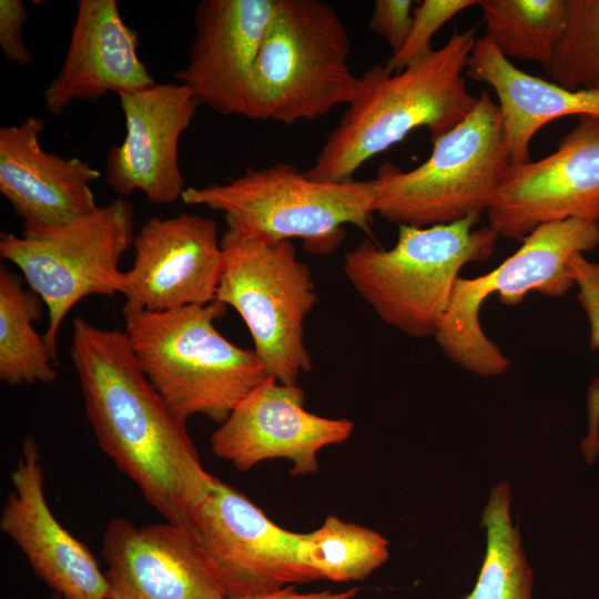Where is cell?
Returning <instances> with one entry per match:
<instances>
[{
  "label": "cell",
  "instance_id": "6da1fadb",
  "mask_svg": "<svg viewBox=\"0 0 599 599\" xmlns=\"http://www.w3.org/2000/svg\"><path fill=\"white\" fill-rule=\"evenodd\" d=\"M71 358L100 448L166 521L192 527L213 475L204 469L186 422L143 373L125 332L78 316Z\"/></svg>",
  "mask_w": 599,
  "mask_h": 599
},
{
  "label": "cell",
  "instance_id": "7a4b0ae2",
  "mask_svg": "<svg viewBox=\"0 0 599 599\" xmlns=\"http://www.w3.org/2000/svg\"><path fill=\"white\" fill-rule=\"evenodd\" d=\"M475 29L454 30L438 49L389 73L375 64L358 77L352 101L327 135L305 174L323 182H346L368 160L426 128L434 142L475 108L464 73Z\"/></svg>",
  "mask_w": 599,
  "mask_h": 599
},
{
  "label": "cell",
  "instance_id": "3957f363",
  "mask_svg": "<svg viewBox=\"0 0 599 599\" xmlns=\"http://www.w3.org/2000/svg\"><path fill=\"white\" fill-rule=\"evenodd\" d=\"M219 301L164 312L123 313L125 334L143 373L183 420L203 415L222 424L270 375L254 351L215 327Z\"/></svg>",
  "mask_w": 599,
  "mask_h": 599
},
{
  "label": "cell",
  "instance_id": "277c9868",
  "mask_svg": "<svg viewBox=\"0 0 599 599\" xmlns=\"http://www.w3.org/2000/svg\"><path fill=\"white\" fill-rule=\"evenodd\" d=\"M480 216L430 226L398 225L389 250L369 240L346 252L343 271L362 298L387 325L413 337L435 336L460 270L488 260L499 237Z\"/></svg>",
  "mask_w": 599,
  "mask_h": 599
},
{
  "label": "cell",
  "instance_id": "5b68a950",
  "mask_svg": "<svg viewBox=\"0 0 599 599\" xmlns=\"http://www.w3.org/2000/svg\"><path fill=\"white\" fill-rule=\"evenodd\" d=\"M336 9L319 0H276L246 95L252 120L294 124L348 104L358 77Z\"/></svg>",
  "mask_w": 599,
  "mask_h": 599
},
{
  "label": "cell",
  "instance_id": "8992f818",
  "mask_svg": "<svg viewBox=\"0 0 599 599\" xmlns=\"http://www.w3.org/2000/svg\"><path fill=\"white\" fill-rule=\"evenodd\" d=\"M181 200L222 212L226 224L243 232L272 241L301 238L307 252L328 255L345 238L346 225L370 234L376 183L317 181L280 162L225 183L185 187Z\"/></svg>",
  "mask_w": 599,
  "mask_h": 599
},
{
  "label": "cell",
  "instance_id": "52a82bcc",
  "mask_svg": "<svg viewBox=\"0 0 599 599\" xmlns=\"http://www.w3.org/2000/svg\"><path fill=\"white\" fill-rule=\"evenodd\" d=\"M498 104L481 91L473 111L433 142L426 161L378 170L376 213L398 225L430 226L481 216L510 165Z\"/></svg>",
  "mask_w": 599,
  "mask_h": 599
},
{
  "label": "cell",
  "instance_id": "ba28073f",
  "mask_svg": "<svg viewBox=\"0 0 599 599\" xmlns=\"http://www.w3.org/2000/svg\"><path fill=\"white\" fill-rule=\"evenodd\" d=\"M215 300L233 307L267 374L298 384L312 369L304 322L317 302L311 268L291 241H272L227 224Z\"/></svg>",
  "mask_w": 599,
  "mask_h": 599
},
{
  "label": "cell",
  "instance_id": "9c48e42d",
  "mask_svg": "<svg viewBox=\"0 0 599 599\" xmlns=\"http://www.w3.org/2000/svg\"><path fill=\"white\" fill-rule=\"evenodd\" d=\"M599 246V222L568 219L538 226L522 245L490 272L458 277L447 313L435 334L441 351L457 365L479 376L505 373L510 364L480 326L483 303L497 294L508 306L527 293L558 298L575 285L569 261Z\"/></svg>",
  "mask_w": 599,
  "mask_h": 599
},
{
  "label": "cell",
  "instance_id": "30bf717a",
  "mask_svg": "<svg viewBox=\"0 0 599 599\" xmlns=\"http://www.w3.org/2000/svg\"><path fill=\"white\" fill-rule=\"evenodd\" d=\"M134 236L133 207L123 197L51 230L0 234V256L17 266L47 305L43 337L55 359L70 311L89 296L121 292L119 264Z\"/></svg>",
  "mask_w": 599,
  "mask_h": 599
},
{
  "label": "cell",
  "instance_id": "8fae6325",
  "mask_svg": "<svg viewBox=\"0 0 599 599\" xmlns=\"http://www.w3.org/2000/svg\"><path fill=\"white\" fill-rule=\"evenodd\" d=\"M487 216L498 236L511 240L551 222H599V120L579 118L555 152L510 163Z\"/></svg>",
  "mask_w": 599,
  "mask_h": 599
},
{
  "label": "cell",
  "instance_id": "7c38bea8",
  "mask_svg": "<svg viewBox=\"0 0 599 599\" xmlns=\"http://www.w3.org/2000/svg\"><path fill=\"white\" fill-rule=\"evenodd\" d=\"M192 528L227 598L315 580L298 559L301 532L276 525L245 495L214 476Z\"/></svg>",
  "mask_w": 599,
  "mask_h": 599
},
{
  "label": "cell",
  "instance_id": "4fadbf2b",
  "mask_svg": "<svg viewBox=\"0 0 599 599\" xmlns=\"http://www.w3.org/2000/svg\"><path fill=\"white\" fill-rule=\"evenodd\" d=\"M123 271V313L164 312L215 301L223 253L214 220L183 213L151 217L133 240Z\"/></svg>",
  "mask_w": 599,
  "mask_h": 599
},
{
  "label": "cell",
  "instance_id": "5bb4252c",
  "mask_svg": "<svg viewBox=\"0 0 599 599\" xmlns=\"http://www.w3.org/2000/svg\"><path fill=\"white\" fill-rule=\"evenodd\" d=\"M298 385L270 376L248 393L210 437L213 454L241 471L275 458L293 463L291 475L318 470V453L349 438L354 424L327 418L304 408Z\"/></svg>",
  "mask_w": 599,
  "mask_h": 599
},
{
  "label": "cell",
  "instance_id": "9a60e30c",
  "mask_svg": "<svg viewBox=\"0 0 599 599\" xmlns=\"http://www.w3.org/2000/svg\"><path fill=\"white\" fill-rule=\"evenodd\" d=\"M109 599H227L192 527L111 519L103 534Z\"/></svg>",
  "mask_w": 599,
  "mask_h": 599
},
{
  "label": "cell",
  "instance_id": "2e32d148",
  "mask_svg": "<svg viewBox=\"0 0 599 599\" xmlns=\"http://www.w3.org/2000/svg\"><path fill=\"white\" fill-rule=\"evenodd\" d=\"M118 97L125 135L108 153L106 184L121 196L139 191L154 204L177 201L185 190L179 141L200 103L182 83H155Z\"/></svg>",
  "mask_w": 599,
  "mask_h": 599
},
{
  "label": "cell",
  "instance_id": "e0dca14e",
  "mask_svg": "<svg viewBox=\"0 0 599 599\" xmlns=\"http://www.w3.org/2000/svg\"><path fill=\"white\" fill-rule=\"evenodd\" d=\"M11 483L0 528L37 576L64 599H109V583L97 559L58 521L48 505L41 454L32 436L22 441Z\"/></svg>",
  "mask_w": 599,
  "mask_h": 599
},
{
  "label": "cell",
  "instance_id": "ac0fdd59",
  "mask_svg": "<svg viewBox=\"0 0 599 599\" xmlns=\"http://www.w3.org/2000/svg\"><path fill=\"white\" fill-rule=\"evenodd\" d=\"M276 0H203L187 64L175 74L196 99L224 115L246 114L254 63Z\"/></svg>",
  "mask_w": 599,
  "mask_h": 599
},
{
  "label": "cell",
  "instance_id": "d6986e66",
  "mask_svg": "<svg viewBox=\"0 0 599 599\" xmlns=\"http://www.w3.org/2000/svg\"><path fill=\"white\" fill-rule=\"evenodd\" d=\"M44 125L30 115L0 129V192L21 219L22 233L64 225L99 206L91 183L100 171L79 158L43 150Z\"/></svg>",
  "mask_w": 599,
  "mask_h": 599
},
{
  "label": "cell",
  "instance_id": "ffe728a7",
  "mask_svg": "<svg viewBox=\"0 0 599 599\" xmlns=\"http://www.w3.org/2000/svg\"><path fill=\"white\" fill-rule=\"evenodd\" d=\"M138 45L116 1L79 0L64 61L43 91L47 111L59 115L74 100L97 101L155 84Z\"/></svg>",
  "mask_w": 599,
  "mask_h": 599
},
{
  "label": "cell",
  "instance_id": "44dd1931",
  "mask_svg": "<svg viewBox=\"0 0 599 599\" xmlns=\"http://www.w3.org/2000/svg\"><path fill=\"white\" fill-rule=\"evenodd\" d=\"M466 75L494 89L511 163L530 160L531 141L549 122L568 115L599 120L598 90H568L521 71L484 35L475 42Z\"/></svg>",
  "mask_w": 599,
  "mask_h": 599
},
{
  "label": "cell",
  "instance_id": "7402d4cb",
  "mask_svg": "<svg viewBox=\"0 0 599 599\" xmlns=\"http://www.w3.org/2000/svg\"><path fill=\"white\" fill-rule=\"evenodd\" d=\"M22 280L0 266V379L9 385L48 384L57 379V359L33 326L39 305Z\"/></svg>",
  "mask_w": 599,
  "mask_h": 599
},
{
  "label": "cell",
  "instance_id": "603a6c76",
  "mask_svg": "<svg viewBox=\"0 0 599 599\" xmlns=\"http://www.w3.org/2000/svg\"><path fill=\"white\" fill-rule=\"evenodd\" d=\"M484 37L506 58L547 70L564 37L568 0H479Z\"/></svg>",
  "mask_w": 599,
  "mask_h": 599
},
{
  "label": "cell",
  "instance_id": "cb8c5ba5",
  "mask_svg": "<svg viewBox=\"0 0 599 599\" xmlns=\"http://www.w3.org/2000/svg\"><path fill=\"white\" fill-rule=\"evenodd\" d=\"M298 559L314 579L362 580L389 556L388 540L379 532L328 515L323 524L301 532Z\"/></svg>",
  "mask_w": 599,
  "mask_h": 599
},
{
  "label": "cell",
  "instance_id": "d4e9b609",
  "mask_svg": "<svg viewBox=\"0 0 599 599\" xmlns=\"http://www.w3.org/2000/svg\"><path fill=\"white\" fill-rule=\"evenodd\" d=\"M507 481L491 490L483 514L486 554L471 592L463 599H532L534 577L510 516Z\"/></svg>",
  "mask_w": 599,
  "mask_h": 599
},
{
  "label": "cell",
  "instance_id": "484cf974",
  "mask_svg": "<svg viewBox=\"0 0 599 599\" xmlns=\"http://www.w3.org/2000/svg\"><path fill=\"white\" fill-rule=\"evenodd\" d=\"M546 72L565 89L599 91V0H568L567 27Z\"/></svg>",
  "mask_w": 599,
  "mask_h": 599
},
{
  "label": "cell",
  "instance_id": "4316f807",
  "mask_svg": "<svg viewBox=\"0 0 599 599\" xmlns=\"http://www.w3.org/2000/svg\"><path fill=\"white\" fill-rule=\"evenodd\" d=\"M569 267L578 286V301L589 322L591 348L599 349V262H591L583 254H575ZM587 410L588 432L581 446L586 459L592 461L599 454V379H595L588 388Z\"/></svg>",
  "mask_w": 599,
  "mask_h": 599
},
{
  "label": "cell",
  "instance_id": "83f0119b",
  "mask_svg": "<svg viewBox=\"0 0 599 599\" xmlns=\"http://www.w3.org/2000/svg\"><path fill=\"white\" fill-rule=\"evenodd\" d=\"M478 4L479 0H423L413 10L406 40L383 64L385 70L389 73L399 72L427 55L433 50L430 41L435 33L458 13Z\"/></svg>",
  "mask_w": 599,
  "mask_h": 599
},
{
  "label": "cell",
  "instance_id": "f1b7e54d",
  "mask_svg": "<svg viewBox=\"0 0 599 599\" xmlns=\"http://www.w3.org/2000/svg\"><path fill=\"white\" fill-rule=\"evenodd\" d=\"M27 19L26 4L21 0H0V48L6 60L21 67L33 60L23 38Z\"/></svg>",
  "mask_w": 599,
  "mask_h": 599
},
{
  "label": "cell",
  "instance_id": "f546056e",
  "mask_svg": "<svg viewBox=\"0 0 599 599\" xmlns=\"http://www.w3.org/2000/svg\"><path fill=\"white\" fill-rule=\"evenodd\" d=\"M413 1L376 0L369 19V29L388 43L393 52L407 38L413 19Z\"/></svg>",
  "mask_w": 599,
  "mask_h": 599
},
{
  "label": "cell",
  "instance_id": "4dcf8cb0",
  "mask_svg": "<svg viewBox=\"0 0 599 599\" xmlns=\"http://www.w3.org/2000/svg\"><path fill=\"white\" fill-rule=\"evenodd\" d=\"M358 588H351L341 592H333L329 590L318 592H298L293 585L285 586L275 590L258 592L245 596H237L227 599H353Z\"/></svg>",
  "mask_w": 599,
  "mask_h": 599
},
{
  "label": "cell",
  "instance_id": "1f68e13d",
  "mask_svg": "<svg viewBox=\"0 0 599 599\" xmlns=\"http://www.w3.org/2000/svg\"><path fill=\"white\" fill-rule=\"evenodd\" d=\"M51 599H64L60 595L55 593Z\"/></svg>",
  "mask_w": 599,
  "mask_h": 599
},
{
  "label": "cell",
  "instance_id": "d6a6232c",
  "mask_svg": "<svg viewBox=\"0 0 599 599\" xmlns=\"http://www.w3.org/2000/svg\"><path fill=\"white\" fill-rule=\"evenodd\" d=\"M460 599H463V598H460Z\"/></svg>",
  "mask_w": 599,
  "mask_h": 599
}]
</instances>
